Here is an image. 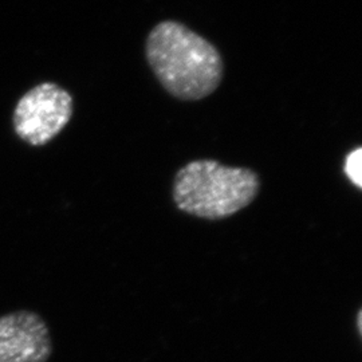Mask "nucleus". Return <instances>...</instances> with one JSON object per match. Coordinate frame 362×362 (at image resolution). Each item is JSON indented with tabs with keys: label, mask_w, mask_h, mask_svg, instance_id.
Returning a JSON list of instances; mask_svg holds the SVG:
<instances>
[{
	"label": "nucleus",
	"mask_w": 362,
	"mask_h": 362,
	"mask_svg": "<svg viewBox=\"0 0 362 362\" xmlns=\"http://www.w3.org/2000/svg\"><path fill=\"white\" fill-rule=\"evenodd\" d=\"M146 59L161 86L180 101H199L211 95L224 76L218 49L173 21L161 22L151 31Z\"/></svg>",
	"instance_id": "obj_1"
},
{
	"label": "nucleus",
	"mask_w": 362,
	"mask_h": 362,
	"mask_svg": "<svg viewBox=\"0 0 362 362\" xmlns=\"http://www.w3.org/2000/svg\"><path fill=\"white\" fill-rule=\"evenodd\" d=\"M260 185V177L254 169L202 158L176 172L172 200L181 212L194 218L227 219L255 202Z\"/></svg>",
	"instance_id": "obj_2"
},
{
	"label": "nucleus",
	"mask_w": 362,
	"mask_h": 362,
	"mask_svg": "<svg viewBox=\"0 0 362 362\" xmlns=\"http://www.w3.org/2000/svg\"><path fill=\"white\" fill-rule=\"evenodd\" d=\"M73 112L71 94L57 83L45 82L27 91L15 106L13 130L25 143L42 146L65 129Z\"/></svg>",
	"instance_id": "obj_3"
},
{
	"label": "nucleus",
	"mask_w": 362,
	"mask_h": 362,
	"mask_svg": "<svg viewBox=\"0 0 362 362\" xmlns=\"http://www.w3.org/2000/svg\"><path fill=\"white\" fill-rule=\"evenodd\" d=\"M52 353L49 326L34 311L0 317V362H47Z\"/></svg>",
	"instance_id": "obj_4"
},
{
	"label": "nucleus",
	"mask_w": 362,
	"mask_h": 362,
	"mask_svg": "<svg viewBox=\"0 0 362 362\" xmlns=\"http://www.w3.org/2000/svg\"><path fill=\"white\" fill-rule=\"evenodd\" d=\"M344 172L358 189L362 188V148L357 146L348 153L344 161Z\"/></svg>",
	"instance_id": "obj_5"
},
{
	"label": "nucleus",
	"mask_w": 362,
	"mask_h": 362,
	"mask_svg": "<svg viewBox=\"0 0 362 362\" xmlns=\"http://www.w3.org/2000/svg\"><path fill=\"white\" fill-rule=\"evenodd\" d=\"M361 310L358 311V317H357V326H358V330H360V333H361Z\"/></svg>",
	"instance_id": "obj_6"
}]
</instances>
